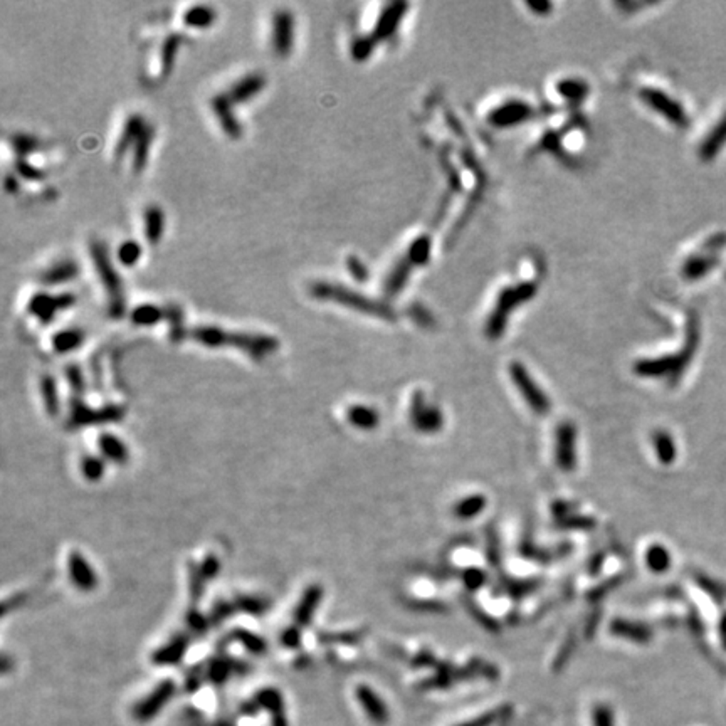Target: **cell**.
Wrapping results in <instances>:
<instances>
[{
	"label": "cell",
	"instance_id": "obj_47",
	"mask_svg": "<svg viewBox=\"0 0 726 726\" xmlns=\"http://www.w3.org/2000/svg\"><path fill=\"white\" fill-rule=\"evenodd\" d=\"M244 639V644L249 651L252 652H263L264 651V641L258 636H252V634H244L242 636Z\"/></svg>",
	"mask_w": 726,
	"mask_h": 726
},
{
	"label": "cell",
	"instance_id": "obj_27",
	"mask_svg": "<svg viewBox=\"0 0 726 726\" xmlns=\"http://www.w3.org/2000/svg\"><path fill=\"white\" fill-rule=\"evenodd\" d=\"M165 318L163 308L156 306L154 303L137 304L130 313V320L137 326H155Z\"/></svg>",
	"mask_w": 726,
	"mask_h": 726
},
{
	"label": "cell",
	"instance_id": "obj_33",
	"mask_svg": "<svg viewBox=\"0 0 726 726\" xmlns=\"http://www.w3.org/2000/svg\"><path fill=\"white\" fill-rule=\"evenodd\" d=\"M39 385H41V394L46 411L49 412L51 415H56L59 412V394L56 380L51 375H42L41 384Z\"/></svg>",
	"mask_w": 726,
	"mask_h": 726
},
{
	"label": "cell",
	"instance_id": "obj_32",
	"mask_svg": "<svg viewBox=\"0 0 726 726\" xmlns=\"http://www.w3.org/2000/svg\"><path fill=\"white\" fill-rule=\"evenodd\" d=\"M486 506V498L481 496V494H475V496L464 498L463 501H459L454 506V515L461 520H471L475 516L480 515V513L484 510Z\"/></svg>",
	"mask_w": 726,
	"mask_h": 726
},
{
	"label": "cell",
	"instance_id": "obj_38",
	"mask_svg": "<svg viewBox=\"0 0 726 726\" xmlns=\"http://www.w3.org/2000/svg\"><path fill=\"white\" fill-rule=\"evenodd\" d=\"M14 168H15L17 175L25 178V180L39 182V180H44L46 178V172L42 170V168L36 167V165L27 162V158H15Z\"/></svg>",
	"mask_w": 726,
	"mask_h": 726
},
{
	"label": "cell",
	"instance_id": "obj_16",
	"mask_svg": "<svg viewBox=\"0 0 726 726\" xmlns=\"http://www.w3.org/2000/svg\"><path fill=\"white\" fill-rule=\"evenodd\" d=\"M355 696L358 699L360 706L363 708L367 716L375 723H385L389 720V710H387L385 703L382 701L380 696L368 686L360 684L355 691Z\"/></svg>",
	"mask_w": 726,
	"mask_h": 726
},
{
	"label": "cell",
	"instance_id": "obj_8",
	"mask_svg": "<svg viewBox=\"0 0 726 726\" xmlns=\"http://www.w3.org/2000/svg\"><path fill=\"white\" fill-rule=\"evenodd\" d=\"M411 420L417 430L425 434L437 432L444 424V417L439 412V408L427 406L424 401V395L420 392H417L412 399Z\"/></svg>",
	"mask_w": 726,
	"mask_h": 726
},
{
	"label": "cell",
	"instance_id": "obj_48",
	"mask_svg": "<svg viewBox=\"0 0 726 726\" xmlns=\"http://www.w3.org/2000/svg\"><path fill=\"white\" fill-rule=\"evenodd\" d=\"M4 185H6L7 192H17V187H19V182H17L15 175H12V173H7L6 178H4Z\"/></svg>",
	"mask_w": 726,
	"mask_h": 726
},
{
	"label": "cell",
	"instance_id": "obj_23",
	"mask_svg": "<svg viewBox=\"0 0 726 726\" xmlns=\"http://www.w3.org/2000/svg\"><path fill=\"white\" fill-rule=\"evenodd\" d=\"M154 137H155V130L154 126H151L150 123L145 126V130H143L140 137H138L137 143L133 145V155H132V168L133 172H142L143 168H145L146 162H149V155H150V146H151V142H154Z\"/></svg>",
	"mask_w": 726,
	"mask_h": 726
},
{
	"label": "cell",
	"instance_id": "obj_37",
	"mask_svg": "<svg viewBox=\"0 0 726 726\" xmlns=\"http://www.w3.org/2000/svg\"><path fill=\"white\" fill-rule=\"evenodd\" d=\"M375 44H377V41L372 36L355 37V41L351 42V47H350L351 58H353L355 61H358V63L367 61L372 56L373 49H375Z\"/></svg>",
	"mask_w": 726,
	"mask_h": 726
},
{
	"label": "cell",
	"instance_id": "obj_42",
	"mask_svg": "<svg viewBox=\"0 0 726 726\" xmlns=\"http://www.w3.org/2000/svg\"><path fill=\"white\" fill-rule=\"evenodd\" d=\"M64 375H66V380L69 382V385L73 387L75 392H82V389H85V378H82V372L77 365H68V367L64 368Z\"/></svg>",
	"mask_w": 726,
	"mask_h": 726
},
{
	"label": "cell",
	"instance_id": "obj_43",
	"mask_svg": "<svg viewBox=\"0 0 726 726\" xmlns=\"http://www.w3.org/2000/svg\"><path fill=\"white\" fill-rule=\"evenodd\" d=\"M594 726H614V716L607 704H599L594 710Z\"/></svg>",
	"mask_w": 726,
	"mask_h": 726
},
{
	"label": "cell",
	"instance_id": "obj_45",
	"mask_svg": "<svg viewBox=\"0 0 726 726\" xmlns=\"http://www.w3.org/2000/svg\"><path fill=\"white\" fill-rule=\"evenodd\" d=\"M299 641H301V632H299V629L296 627V625H294V627L286 629L281 636L282 644H284L286 647H291V649L298 647Z\"/></svg>",
	"mask_w": 726,
	"mask_h": 726
},
{
	"label": "cell",
	"instance_id": "obj_24",
	"mask_svg": "<svg viewBox=\"0 0 726 726\" xmlns=\"http://www.w3.org/2000/svg\"><path fill=\"white\" fill-rule=\"evenodd\" d=\"M165 320L168 323V337L172 342H182L189 338V328L184 323V313L182 308L175 303H168L163 306Z\"/></svg>",
	"mask_w": 726,
	"mask_h": 726
},
{
	"label": "cell",
	"instance_id": "obj_46",
	"mask_svg": "<svg viewBox=\"0 0 726 726\" xmlns=\"http://www.w3.org/2000/svg\"><path fill=\"white\" fill-rule=\"evenodd\" d=\"M484 575L480 570H469L466 572V575H464V582H466L468 589L475 590L477 589V587H481L482 584H484Z\"/></svg>",
	"mask_w": 726,
	"mask_h": 726
},
{
	"label": "cell",
	"instance_id": "obj_13",
	"mask_svg": "<svg viewBox=\"0 0 726 726\" xmlns=\"http://www.w3.org/2000/svg\"><path fill=\"white\" fill-rule=\"evenodd\" d=\"M407 4L402 2H394L387 4V6L382 8L380 15H378L375 27H373L372 37L375 41H385V39L392 37L395 30L399 29V24H401L403 14H406Z\"/></svg>",
	"mask_w": 726,
	"mask_h": 726
},
{
	"label": "cell",
	"instance_id": "obj_40",
	"mask_svg": "<svg viewBox=\"0 0 726 726\" xmlns=\"http://www.w3.org/2000/svg\"><path fill=\"white\" fill-rule=\"evenodd\" d=\"M345 264H346V269H349L350 276L353 277V280L360 281V282H363V281L368 280V269L363 264L362 259L356 258V256L351 254V256H349V258H346Z\"/></svg>",
	"mask_w": 726,
	"mask_h": 726
},
{
	"label": "cell",
	"instance_id": "obj_30",
	"mask_svg": "<svg viewBox=\"0 0 726 726\" xmlns=\"http://www.w3.org/2000/svg\"><path fill=\"white\" fill-rule=\"evenodd\" d=\"M8 143L15 158H27L29 155L36 154L41 149V140L30 133H12L8 137Z\"/></svg>",
	"mask_w": 726,
	"mask_h": 726
},
{
	"label": "cell",
	"instance_id": "obj_44",
	"mask_svg": "<svg viewBox=\"0 0 726 726\" xmlns=\"http://www.w3.org/2000/svg\"><path fill=\"white\" fill-rule=\"evenodd\" d=\"M217 570H219V560H217V556L214 555H208L206 560L202 562V567H201V575L204 580H211L212 577L215 575Z\"/></svg>",
	"mask_w": 726,
	"mask_h": 726
},
{
	"label": "cell",
	"instance_id": "obj_5",
	"mask_svg": "<svg viewBox=\"0 0 726 726\" xmlns=\"http://www.w3.org/2000/svg\"><path fill=\"white\" fill-rule=\"evenodd\" d=\"M76 301L77 298L75 293L49 294L44 293V291H39V293H34L32 296L29 298L25 311H27L30 316H34V318L41 321L42 325H49L59 311L69 310L71 306H75Z\"/></svg>",
	"mask_w": 726,
	"mask_h": 726
},
{
	"label": "cell",
	"instance_id": "obj_11",
	"mask_svg": "<svg viewBox=\"0 0 726 726\" xmlns=\"http://www.w3.org/2000/svg\"><path fill=\"white\" fill-rule=\"evenodd\" d=\"M68 572L76 589L82 592H91L98 585L96 572L93 570L88 558L77 550L71 551L68 556Z\"/></svg>",
	"mask_w": 726,
	"mask_h": 726
},
{
	"label": "cell",
	"instance_id": "obj_7",
	"mask_svg": "<svg viewBox=\"0 0 726 726\" xmlns=\"http://www.w3.org/2000/svg\"><path fill=\"white\" fill-rule=\"evenodd\" d=\"M294 19L288 8H277L273 15L271 46L277 58H288L293 49Z\"/></svg>",
	"mask_w": 726,
	"mask_h": 726
},
{
	"label": "cell",
	"instance_id": "obj_2",
	"mask_svg": "<svg viewBox=\"0 0 726 726\" xmlns=\"http://www.w3.org/2000/svg\"><path fill=\"white\" fill-rule=\"evenodd\" d=\"M308 291H310L311 298L318 299V301L338 303L342 304V306L351 308V310L355 311L384 320H390L394 316L392 310H390L385 303L365 296V294L358 293V291L346 288V286L343 284H337V282L315 281L311 282Z\"/></svg>",
	"mask_w": 726,
	"mask_h": 726
},
{
	"label": "cell",
	"instance_id": "obj_10",
	"mask_svg": "<svg viewBox=\"0 0 726 726\" xmlns=\"http://www.w3.org/2000/svg\"><path fill=\"white\" fill-rule=\"evenodd\" d=\"M575 439H577V430L570 423H563L558 425V430H556V464H558L560 469L565 472L573 471L577 463L575 456Z\"/></svg>",
	"mask_w": 726,
	"mask_h": 726
},
{
	"label": "cell",
	"instance_id": "obj_26",
	"mask_svg": "<svg viewBox=\"0 0 726 726\" xmlns=\"http://www.w3.org/2000/svg\"><path fill=\"white\" fill-rule=\"evenodd\" d=\"M346 419H349V423L353 425V427L363 430L375 429L378 423H380L378 412L375 408L367 406H351L349 411H346Z\"/></svg>",
	"mask_w": 726,
	"mask_h": 726
},
{
	"label": "cell",
	"instance_id": "obj_29",
	"mask_svg": "<svg viewBox=\"0 0 726 726\" xmlns=\"http://www.w3.org/2000/svg\"><path fill=\"white\" fill-rule=\"evenodd\" d=\"M611 629H612V634H614V636L630 639V641H636V642H647L651 639V630L647 629L646 625L629 622V620L617 619L612 622Z\"/></svg>",
	"mask_w": 726,
	"mask_h": 726
},
{
	"label": "cell",
	"instance_id": "obj_21",
	"mask_svg": "<svg viewBox=\"0 0 726 726\" xmlns=\"http://www.w3.org/2000/svg\"><path fill=\"white\" fill-rule=\"evenodd\" d=\"M528 113H530V108L526 106V104L518 103V101H511V103L503 104V106H499L498 110H494L493 113H491L489 123H493L496 126H511V125L520 123L521 120L526 118Z\"/></svg>",
	"mask_w": 726,
	"mask_h": 726
},
{
	"label": "cell",
	"instance_id": "obj_17",
	"mask_svg": "<svg viewBox=\"0 0 726 726\" xmlns=\"http://www.w3.org/2000/svg\"><path fill=\"white\" fill-rule=\"evenodd\" d=\"M321 599H323V590H321L320 585H311L304 590L296 608H294V622L299 627L311 624L313 615L318 611Z\"/></svg>",
	"mask_w": 726,
	"mask_h": 726
},
{
	"label": "cell",
	"instance_id": "obj_6",
	"mask_svg": "<svg viewBox=\"0 0 726 726\" xmlns=\"http://www.w3.org/2000/svg\"><path fill=\"white\" fill-rule=\"evenodd\" d=\"M510 375L511 380L515 382L516 389L520 390L525 401L532 407V411L537 412V414H546L550 411L549 397L542 392V389L537 385V382L533 380V377L530 375V372L526 370L523 365L520 362H513L510 365Z\"/></svg>",
	"mask_w": 726,
	"mask_h": 726
},
{
	"label": "cell",
	"instance_id": "obj_3",
	"mask_svg": "<svg viewBox=\"0 0 726 726\" xmlns=\"http://www.w3.org/2000/svg\"><path fill=\"white\" fill-rule=\"evenodd\" d=\"M89 258L94 269H96V275L104 289V294H106L108 315H110L111 318L118 320L126 311L123 281H121L120 275L116 273V268L113 266L110 252H108L103 241H99V239H91Z\"/></svg>",
	"mask_w": 726,
	"mask_h": 726
},
{
	"label": "cell",
	"instance_id": "obj_9",
	"mask_svg": "<svg viewBox=\"0 0 726 726\" xmlns=\"http://www.w3.org/2000/svg\"><path fill=\"white\" fill-rule=\"evenodd\" d=\"M211 110L219 120L220 128L225 137L230 140H239L242 137V126L239 123L236 113H234V103L230 101L227 93H217L211 98Z\"/></svg>",
	"mask_w": 726,
	"mask_h": 726
},
{
	"label": "cell",
	"instance_id": "obj_28",
	"mask_svg": "<svg viewBox=\"0 0 726 726\" xmlns=\"http://www.w3.org/2000/svg\"><path fill=\"white\" fill-rule=\"evenodd\" d=\"M215 20V11L206 4H195V6L185 8L184 24L189 27L206 29Z\"/></svg>",
	"mask_w": 726,
	"mask_h": 726
},
{
	"label": "cell",
	"instance_id": "obj_25",
	"mask_svg": "<svg viewBox=\"0 0 726 726\" xmlns=\"http://www.w3.org/2000/svg\"><path fill=\"white\" fill-rule=\"evenodd\" d=\"M82 342H85V333L77 328H63L52 334L51 338L52 349L61 355L76 350L77 346L82 345Z\"/></svg>",
	"mask_w": 726,
	"mask_h": 726
},
{
	"label": "cell",
	"instance_id": "obj_41",
	"mask_svg": "<svg viewBox=\"0 0 726 726\" xmlns=\"http://www.w3.org/2000/svg\"><path fill=\"white\" fill-rule=\"evenodd\" d=\"M508 711H510V708H504V710H496V711H489V713H486V715L477 716L476 720L466 721V723H463V725H459V726H493L494 723H496V721L504 718V716L508 715Z\"/></svg>",
	"mask_w": 726,
	"mask_h": 726
},
{
	"label": "cell",
	"instance_id": "obj_4",
	"mask_svg": "<svg viewBox=\"0 0 726 726\" xmlns=\"http://www.w3.org/2000/svg\"><path fill=\"white\" fill-rule=\"evenodd\" d=\"M534 289H537V284H534V282L525 281L518 286H510V288H506L501 294H499V299H498L496 306H494V311L491 313V316L488 320V328H486L489 338H499V334L503 333L504 326H506V320H508V315H510V311H513V308L518 306V304L525 303L526 299L532 298Z\"/></svg>",
	"mask_w": 726,
	"mask_h": 726
},
{
	"label": "cell",
	"instance_id": "obj_35",
	"mask_svg": "<svg viewBox=\"0 0 726 726\" xmlns=\"http://www.w3.org/2000/svg\"><path fill=\"white\" fill-rule=\"evenodd\" d=\"M646 562L652 572L663 573L671 565V556H669L668 550L663 545H652L646 553Z\"/></svg>",
	"mask_w": 726,
	"mask_h": 726
},
{
	"label": "cell",
	"instance_id": "obj_14",
	"mask_svg": "<svg viewBox=\"0 0 726 726\" xmlns=\"http://www.w3.org/2000/svg\"><path fill=\"white\" fill-rule=\"evenodd\" d=\"M264 86H266V76L259 71H252L247 73V75L242 77H239V80L230 86L227 94L230 101L234 104L247 103L249 99L258 96L261 91L264 89Z\"/></svg>",
	"mask_w": 726,
	"mask_h": 726
},
{
	"label": "cell",
	"instance_id": "obj_1",
	"mask_svg": "<svg viewBox=\"0 0 726 726\" xmlns=\"http://www.w3.org/2000/svg\"><path fill=\"white\" fill-rule=\"evenodd\" d=\"M189 338L204 346H208V349L236 346L237 350L244 351L246 355L256 360L275 353L280 346V342L273 334L234 332V330H224L220 326L211 325H197L189 328Z\"/></svg>",
	"mask_w": 726,
	"mask_h": 726
},
{
	"label": "cell",
	"instance_id": "obj_34",
	"mask_svg": "<svg viewBox=\"0 0 726 726\" xmlns=\"http://www.w3.org/2000/svg\"><path fill=\"white\" fill-rule=\"evenodd\" d=\"M184 651H185L184 639H180V637L172 639L170 642H167L163 647H160V651L155 654V661L158 664L178 663L182 656H184Z\"/></svg>",
	"mask_w": 726,
	"mask_h": 726
},
{
	"label": "cell",
	"instance_id": "obj_39",
	"mask_svg": "<svg viewBox=\"0 0 726 726\" xmlns=\"http://www.w3.org/2000/svg\"><path fill=\"white\" fill-rule=\"evenodd\" d=\"M81 472L88 481H99L104 475L103 459L96 456H86L81 463Z\"/></svg>",
	"mask_w": 726,
	"mask_h": 726
},
{
	"label": "cell",
	"instance_id": "obj_31",
	"mask_svg": "<svg viewBox=\"0 0 726 726\" xmlns=\"http://www.w3.org/2000/svg\"><path fill=\"white\" fill-rule=\"evenodd\" d=\"M652 444H654V451L658 454V459L663 464H671L675 463L676 459V446L675 441H672L671 436L664 430H658L652 436Z\"/></svg>",
	"mask_w": 726,
	"mask_h": 726
},
{
	"label": "cell",
	"instance_id": "obj_15",
	"mask_svg": "<svg viewBox=\"0 0 726 726\" xmlns=\"http://www.w3.org/2000/svg\"><path fill=\"white\" fill-rule=\"evenodd\" d=\"M146 125L149 123H146L145 118H143L140 113H132V115L126 116L123 128H121V132L115 143L116 158H120V156H123L130 149H133V145L137 143L138 137H140Z\"/></svg>",
	"mask_w": 726,
	"mask_h": 726
},
{
	"label": "cell",
	"instance_id": "obj_18",
	"mask_svg": "<svg viewBox=\"0 0 726 726\" xmlns=\"http://www.w3.org/2000/svg\"><path fill=\"white\" fill-rule=\"evenodd\" d=\"M80 275V266L75 259H59L41 273V282L46 286H58Z\"/></svg>",
	"mask_w": 726,
	"mask_h": 726
},
{
	"label": "cell",
	"instance_id": "obj_36",
	"mask_svg": "<svg viewBox=\"0 0 726 726\" xmlns=\"http://www.w3.org/2000/svg\"><path fill=\"white\" fill-rule=\"evenodd\" d=\"M116 258L123 266H134L142 258V246L133 239H126L116 249Z\"/></svg>",
	"mask_w": 726,
	"mask_h": 726
},
{
	"label": "cell",
	"instance_id": "obj_22",
	"mask_svg": "<svg viewBox=\"0 0 726 726\" xmlns=\"http://www.w3.org/2000/svg\"><path fill=\"white\" fill-rule=\"evenodd\" d=\"M99 451L104 456V459L111 461L116 464H126L130 459V451L125 446V442L115 434H101L98 441Z\"/></svg>",
	"mask_w": 726,
	"mask_h": 726
},
{
	"label": "cell",
	"instance_id": "obj_20",
	"mask_svg": "<svg viewBox=\"0 0 726 726\" xmlns=\"http://www.w3.org/2000/svg\"><path fill=\"white\" fill-rule=\"evenodd\" d=\"M184 36L180 32H170L165 36L160 46V76L167 77L175 64L178 49H180Z\"/></svg>",
	"mask_w": 726,
	"mask_h": 726
},
{
	"label": "cell",
	"instance_id": "obj_12",
	"mask_svg": "<svg viewBox=\"0 0 726 726\" xmlns=\"http://www.w3.org/2000/svg\"><path fill=\"white\" fill-rule=\"evenodd\" d=\"M173 691H175V686H173L172 681L160 682V684L156 686L154 691H151L149 696L134 706L133 715L137 716L140 721L151 720L154 716L158 715V711L168 703V699L172 698Z\"/></svg>",
	"mask_w": 726,
	"mask_h": 726
},
{
	"label": "cell",
	"instance_id": "obj_19",
	"mask_svg": "<svg viewBox=\"0 0 726 726\" xmlns=\"http://www.w3.org/2000/svg\"><path fill=\"white\" fill-rule=\"evenodd\" d=\"M165 229V214L155 204L146 206L143 211V236L150 244H158L163 236Z\"/></svg>",
	"mask_w": 726,
	"mask_h": 726
}]
</instances>
